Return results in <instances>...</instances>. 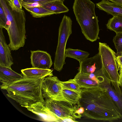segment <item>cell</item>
Instances as JSON below:
<instances>
[{"mask_svg":"<svg viewBox=\"0 0 122 122\" xmlns=\"http://www.w3.org/2000/svg\"><path fill=\"white\" fill-rule=\"evenodd\" d=\"M81 95L77 106L84 108L82 116L111 122L120 118L114 107L111 98L103 88H81Z\"/></svg>","mask_w":122,"mask_h":122,"instance_id":"1","label":"cell"},{"mask_svg":"<svg viewBox=\"0 0 122 122\" xmlns=\"http://www.w3.org/2000/svg\"><path fill=\"white\" fill-rule=\"evenodd\" d=\"M45 77L33 78H24L13 82L1 85V89L6 90L7 96L22 107H25L36 102L44 104L42 94V85Z\"/></svg>","mask_w":122,"mask_h":122,"instance_id":"2","label":"cell"},{"mask_svg":"<svg viewBox=\"0 0 122 122\" xmlns=\"http://www.w3.org/2000/svg\"><path fill=\"white\" fill-rule=\"evenodd\" d=\"M95 4L90 0H75L73 7L76 20L86 39L92 42L99 39L98 20Z\"/></svg>","mask_w":122,"mask_h":122,"instance_id":"3","label":"cell"},{"mask_svg":"<svg viewBox=\"0 0 122 122\" xmlns=\"http://www.w3.org/2000/svg\"><path fill=\"white\" fill-rule=\"evenodd\" d=\"M9 23L7 31L10 43L8 45L11 51H16L24 46L25 42L26 17L22 9L18 12L13 10L9 0H0Z\"/></svg>","mask_w":122,"mask_h":122,"instance_id":"4","label":"cell"},{"mask_svg":"<svg viewBox=\"0 0 122 122\" xmlns=\"http://www.w3.org/2000/svg\"><path fill=\"white\" fill-rule=\"evenodd\" d=\"M72 22L70 17L64 15L59 27L58 44L54 62V69L59 71L62 70L65 64L66 46L67 40L72 34Z\"/></svg>","mask_w":122,"mask_h":122,"instance_id":"5","label":"cell"},{"mask_svg":"<svg viewBox=\"0 0 122 122\" xmlns=\"http://www.w3.org/2000/svg\"><path fill=\"white\" fill-rule=\"evenodd\" d=\"M98 50L103 71L109 79L119 82L116 54L105 43L99 42Z\"/></svg>","mask_w":122,"mask_h":122,"instance_id":"6","label":"cell"},{"mask_svg":"<svg viewBox=\"0 0 122 122\" xmlns=\"http://www.w3.org/2000/svg\"><path fill=\"white\" fill-rule=\"evenodd\" d=\"M98 79L99 86L106 91L112 100L116 111L122 118V84L109 79L102 69L99 75Z\"/></svg>","mask_w":122,"mask_h":122,"instance_id":"7","label":"cell"},{"mask_svg":"<svg viewBox=\"0 0 122 122\" xmlns=\"http://www.w3.org/2000/svg\"><path fill=\"white\" fill-rule=\"evenodd\" d=\"M45 105L56 116L61 120L64 118L74 119H80L82 115L78 114L76 111L78 107L73 106L64 101L56 100L51 99H45Z\"/></svg>","mask_w":122,"mask_h":122,"instance_id":"8","label":"cell"},{"mask_svg":"<svg viewBox=\"0 0 122 122\" xmlns=\"http://www.w3.org/2000/svg\"><path fill=\"white\" fill-rule=\"evenodd\" d=\"M60 81L56 76H49L45 77L42 85L43 98L45 99H49L64 101L62 94L63 89Z\"/></svg>","mask_w":122,"mask_h":122,"instance_id":"9","label":"cell"},{"mask_svg":"<svg viewBox=\"0 0 122 122\" xmlns=\"http://www.w3.org/2000/svg\"><path fill=\"white\" fill-rule=\"evenodd\" d=\"M30 63L32 67L49 69L53 62L50 55L46 51L37 50L30 51Z\"/></svg>","mask_w":122,"mask_h":122,"instance_id":"10","label":"cell"},{"mask_svg":"<svg viewBox=\"0 0 122 122\" xmlns=\"http://www.w3.org/2000/svg\"><path fill=\"white\" fill-rule=\"evenodd\" d=\"M25 108L29 111L38 116L44 121L62 122L61 120L53 114L42 102H36Z\"/></svg>","mask_w":122,"mask_h":122,"instance_id":"11","label":"cell"},{"mask_svg":"<svg viewBox=\"0 0 122 122\" xmlns=\"http://www.w3.org/2000/svg\"><path fill=\"white\" fill-rule=\"evenodd\" d=\"M98 70L91 73L78 72L74 79L81 88L90 89L99 87L97 75Z\"/></svg>","mask_w":122,"mask_h":122,"instance_id":"12","label":"cell"},{"mask_svg":"<svg viewBox=\"0 0 122 122\" xmlns=\"http://www.w3.org/2000/svg\"><path fill=\"white\" fill-rule=\"evenodd\" d=\"M2 28H0V65L11 68L14 64L10 50L6 43Z\"/></svg>","mask_w":122,"mask_h":122,"instance_id":"13","label":"cell"},{"mask_svg":"<svg viewBox=\"0 0 122 122\" xmlns=\"http://www.w3.org/2000/svg\"><path fill=\"white\" fill-rule=\"evenodd\" d=\"M78 72L86 73H94L102 67L101 58L99 53L93 56L85 59L79 63Z\"/></svg>","mask_w":122,"mask_h":122,"instance_id":"14","label":"cell"},{"mask_svg":"<svg viewBox=\"0 0 122 122\" xmlns=\"http://www.w3.org/2000/svg\"><path fill=\"white\" fill-rule=\"evenodd\" d=\"M23 78L22 74L17 73L11 68L0 65V81L2 85L9 84Z\"/></svg>","mask_w":122,"mask_h":122,"instance_id":"15","label":"cell"},{"mask_svg":"<svg viewBox=\"0 0 122 122\" xmlns=\"http://www.w3.org/2000/svg\"><path fill=\"white\" fill-rule=\"evenodd\" d=\"M22 6L34 18L44 17L55 14L38 3L24 5Z\"/></svg>","mask_w":122,"mask_h":122,"instance_id":"16","label":"cell"},{"mask_svg":"<svg viewBox=\"0 0 122 122\" xmlns=\"http://www.w3.org/2000/svg\"><path fill=\"white\" fill-rule=\"evenodd\" d=\"M96 7L99 10L106 12L113 16H122V7L106 0H102L96 4Z\"/></svg>","mask_w":122,"mask_h":122,"instance_id":"17","label":"cell"},{"mask_svg":"<svg viewBox=\"0 0 122 122\" xmlns=\"http://www.w3.org/2000/svg\"><path fill=\"white\" fill-rule=\"evenodd\" d=\"M21 71L24 78H33L53 76V70L31 67L22 69Z\"/></svg>","mask_w":122,"mask_h":122,"instance_id":"18","label":"cell"},{"mask_svg":"<svg viewBox=\"0 0 122 122\" xmlns=\"http://www.w3.org/2000/svg\"><path fill=\"white\" fill-rule=\"evenodd\" d=\"M64 1L62 0H56L46 3L40 4L45 8L56 14L67 12L69 11L68 9L63 3Z\"/></svg>","mask_w":122,"mask_h":122,"instance_id":"19","label":"cell"},{"mask_svg":"<svg viewBox=\"0 0 122 122\" xmlns=\"http://www.w3.org/2000/svg\"><path fill=\"white\" fill-rule=\"evenodd\" d=\"M65 56L66 57L72 58L78 61L80 63L87 58L89 55L88 52L78 49L70 48L65 50Z\"/></svg>","mask_w":122,"mask_h":122,"instance_id":"20","label":"cell"},{"mask_svg":"<svg viewBox=\"0 0 122 122\" xmlns=\"http://www.w3.org/2000/svg\"><path fill=\"white\" fill-rule=\"evenodd\" d=\"M62 94L64 101L73 105L77 104L81 97V93L70 90L63 89Z\"/></svg>","mask_w":122,"mask_h":122,"instance_id":"21","label":"cell"},{"mask_svg":"<svg viewBox=\"0 0 122 122\" xmlns=\"http://www.w3.org/2000/svg\"><path fill=\"white\" fill-rule=\"evenodd\" d=\"M107 28L117 33L122 32V16H113L106 25Z\"/></svg>","mask_w":122,"mask_h":122,"instance_id":"22","label":"cell"},{"mask_svg":"<svg viewBox=\"0 0 122 122\" xmlns=\"http://www.w3.org/2000/svg\"><path fill=\"white\" fill-rule=\"evenodd\" d=\"M63 89H66L74 91L81 93V88L75 80L70 79L65 81H60Z\"/></svg>","mask_w":122,"mask_h":122,"instance_id":"23","label":"cell"},{"mask_svg":"<svg viewBox=\"0 0 122 122\" xmlns=\"http://www.w3.org/2000/svg\"><path fill=\"white\" fill-rule=\"evenodd\" d=\"M117 50L116 56L122 52V32L116 33L113 40Z\"/></svg>","mask_w":122,"mask_h":122,"instance_id":"24","label":"cell"},{"mask_svg":"<svg viewBox=\"0 0 122 122\" xmlns=\"http://www.w3.org/2000/svg\"><path fill=\"white\" fill-rule=\"evenodd\" d=\"M8 20L3 9L0 5V28H4L6 30L8 29Z\"/></svg>","mask_w":122,"mask_h":122,"instance_id":"25","label":"cell"},{"mask_svg":"<svg viewBox=\"0 0 122 122\" xmlns=\"http://www.w3.org/2000/svg\"><path fill=\"white\" fill-rule=\"evenodd\" d=\"M10 5L12 9L18 12L23 9L22 5L19 0H9Z\"/></svg>","mask_w":122,"mask_h":122,"instance_id":"26","label":"cell"},{"mask_svg":"<svg viewBox=\"0 0 122 122\" xmlns=\"http://www.w3.org/2000/svg\"><path fill=\"white\" fill-rule=\"evenodd\" d=\"M22 5L37 3L41 4L51 2L56 0H19ZM64 1L65 0H62Z\"/></svg>","mask_w":122,"mask_h":122,"instance_id":"27","label":"cell"},{"mask_svg":"<svg viewBox=\"0 0 122 122\" xmlns=\"http://www.w3.org/2000/svg\"><path fill=\"white\" fill-rule=\"evenodd\" d=\"M110 1L122 7V0H106Z\"/></svg>","mask_w":122,"mask_h":122,"instance_id":"28","label":"cell"},{"mask_svg":"<svg viewBox=\"0 0 122 122\" xmlns=\"http://www.w3.org/2000/svg\"><path fill=\"white\" fill-rule=\"evenodd\" d=\"M84 112V109L82 107H80L78 108L76 112L77 114L79 115H82V114Z\"/></svg>","mask_w":122,"mask_h":122,"instance_id":"29","label":"cell"},{"mask_svg":"<svg viewBox=\"0 0 122 122\" xmlns=\"http://www.w3.org/2000/svg\"><path fill=\"white\" fill-rule=\"evenodd\" d=\"M117 56H122V52L119 54Z\"/></svg>","mask_w":122,"mask_h":122,"instance_id":"30","label":"cell"}]
</instances>
